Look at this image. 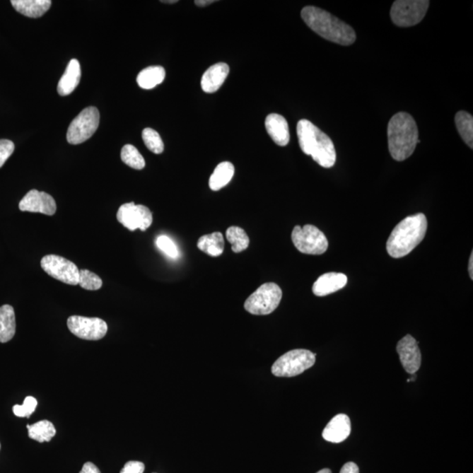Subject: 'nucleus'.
<instances>
[{
	"label": "nucleus",
	"instance_id": "nucleus-1",
	"mask_svg": "<svg viewBox=\"0 0 473 473\" xmlns=\"http://www.w3.org/2000/svg\"><path fill=\"white\" fill-rule=\"evenodd\" d=\"M300 16L311 30L329 42L350 46L357 38L354 29L350 25L344 23L327 11L315 6H305Z\"/></svg>",
	"mask_w": 473,
	"mask_h": 473
},
{
	"label": "nucleus",
	"instance_id": "nucleus-2",
	"mask_svg": "<svg viewBox=\"0 0 473 473\" xmlns=\"http://www.w3.org/2000/svg\"><path fill=\"white\" fill-rule=\"evenodd\" d=\"M417 124L407 112H398L392 117L387 126L388 149L393 159L403 161L413 155L419 139Z\"/></svg>",
	"mask_w": 473,
	"mask_h": 473
},
{
	"label": "nucleus",
	"instance_id": "nucleus-3",
	"mask_svg": "<svg viewBox=\"0 0 473 473\" xmlns=\"http://www.w3.org/2000/svg\"><path fill=\"white\" fill-rule=\"evenodd\" d=\"M297 136L302 151L313 158L322 168L334 166L337 153L334 143L324 132L307 119H300L297 124Z\"/></svg>",
	"mask_w": 473,
	"mask_h": 473
},
{
	"label": "nucleus",
	"instance_id": "nucleus-4",
	"mask_svg": "<svg viewBox=\"0 0 473 473\" xmlns=\"http://www.w3.org/2000/svg\"><path fill=\"white\" fill-rule=\"evenodd\" d=\"M427 229V218L423 214L411 215L403 219L388 238V255L395 259L409 255L424 240Z\"/></svg>",
	"mask_w": 473,
	"mask_h": 473
},
{
	"label": "nucleus",
	"instance_id": "nucleus-5",
	"mask_svg": "<svg viewBox=\"0 0 473 473\" xmlns=\"http://www.w3.org/2000/svg\"><path fill=\"white\" fill-rule=\"evenodd\" d=\"M315 354L309 350L296 349L281 356L272 366V373L277 377H294L313 366Z\"/></svg>",
	"mask_w": 473,
	"mask_h": 473
},
{
	"label": "nucleus",
	"instance_id": "nucleus-6",
	"mask_svg": "<svg viewBox=\"0 0 473 473\" xmlns=\"http://www.w3.org/2000/svg\"><path fill=\"white\" fill-rule=\"evenodd\" d=\"M281 298V288L279 285L269 282L262 284L252 293L245 300L244 306L245 310L252 315H269L277 309Z\"/></svg>",
	"mask_w": 473,
	"mask_h": 473
},
{
	"label": "nucleus",
	"instance_id": "nucleus-7",
	"mask_svg": "<svg viewBox=\"0 0 473 473\" xmlns=\"http://www.w3.org/2000/svg\"><path fill=\"white\" fill-rule=\"evenodd\" d=\"M430 7L428 0H397L390 11L391 20L399 28L419 24Z\"/></svg>",
	"mask_w": 473,
	"mask_h": 473
},
{
	"label": "nucleus",
	"instance_id": "nucleus-8",
	"mask_svg": "<svg viewBox=\"0 0 473 473\" xmlns=\"http://www.w3.org/2000/svg\"><path fill=\"white\" fill-rule=\"evenodd\" d=\"M291 237L297 250L303 254L320 255L327 251V238L314 226H297L293 230Z\"/></svg>",
	"mask_w": 473,
	"mask_h": 473
},
{
	"label": "nucleus",
	"instance_id": "nucleus-9",
	"mask_svg": "<svg viewBox=\"0 0 473 473\" xmlns=\"http://www.w3.org/2000/svg\"><path fill=\"white\" fill-rule=\"evenodd\" d=\"M100 120L98 110L93 106L83 110L69 124L67 141L69 144L78 145L86 141L96 133Z\"/></svg>",
	"mask_w": 473,
	"mask_h": 473
},
{
	"label": "nucleus",
	"instance_id": "nucleus-10",
	"mask_svg": "<svg viewBox=\"0 0 473 473\" xmlns=\"http://www.w3.org/2000/svg\"><path fill=\"white\" fill-rule=\"evenodd\" d=\"M42 269L51 277L64 284L76 286L79 282V269L76 264L64 257L49 255L40 260Z\"/></svg>",
	"mask_w": 473,
	"mask_h": 473
},
{
	"label": "nucleus",
	"instance_id": "nucleus-11",
	"mask_svg": "<svg viewBox=\"0 0 473 473\" xmlns=\"http://www.w3.org/2000/svg\"><path fill=\"white\" fill-rule=\"evenodd\" d=\"M117 219L132 232L137 229L145 232L152 225L153 214L144 205L127 203L119 207Z\"/></svg>",
	"mask_w": 473,
	"mask_h": 473
},
{
	"label": "nucleus",
	"instance_id": "nucleus-12",
	"mask_svg": "<svg viewBox=\"0 0 473 473\" xmlns=\"http://www.w3.org/2000/svg\"><path fill=\"white\" fill-rule=\"evenodd\" d=\"M67 325L72 334L84 340L102 339L108 331L106 322L98 317L72 315L69 317Z\"/></svg>",
	"mask_w": 473,
	"mask_h": 473
},
{
	"label": "nucleus",
	"instance_id": "nucleus-13",
	"mask_svg": "<svg viewBox=\"0 0 473 473\" xmlns=\"http://www.w3.org/2000/svg\"><path fill=\"white\" fill-rule=\"evenodd\" d=\"M19 208L21 211L53 216L57 212V203L49 194L32 189L22 198Z\"/></svg>",
	"mask_w": 473,
	"mask_h": 473
},
{
	"label": "nucleus",
	"instance_id": "nucleus-14",
	"mask_svg": "<svg viewBox=\"0 0 473 473\" xmlns=\"http://www.w3.org/2000/svg\"><path fill=\"white\" fill-rule=\"evenodd\" d=\"M397 353L405 371L409 375H416L421 363V354L417 341L412 336H405L399 341Z\"/></svg>",
	"mask_w": 473,
	"mask_h": 473
},
{
	"label": "nucleus",
	"instance_id": "nucleus-15",
	"mask_svg": "<svg viewBox=\"0 0 473 473\" xmlns=\"http://www.w3.org/2000/svg\"><path fill=\"white\" fill-rule=\"evenodd\" d=\"M229 72V66L225 62H218V64L211 66L202 76V89L206 93H216L225 83Z\"/></svg>",
	"mask_w": 473,
	"mask_h": 473
},
{
	"label": "nucleus",
	"instance_id": "nucleus-16",
	"mask_svg": "<svg viewBox=\"0 0 473 473\" xmlns=\"http://www.w3.org/2000/svg\"><path fill=\"white\" fill-rule=\"evenodd\" d=\"M351 420L346 414H337L329 421L322 431V438L326 441L339 443L344 441L351 434Z\"/></svg>",
	"mask_w": 473,
	"mask_h": 473
},
{
	"label": "nucleus",
	"instance_id": "nucleus-17",
	"mask_svg": "<svg viewBox=\"0 0 473 473\" xmlns=\"http://www.w3.org/2000/svg\"><path fill=\"white\" fill-rule=\"evenodd\" d=\"M347 281V276L342 273L325 274L315 282L313 291L315 296H326L346 287Z\"/></svg>",
	"mask_w": 473,
	"mask_h": 473
},
{
	"label": "nucleus",
	"instance_id": "nucleus-18",
	"mask_svg": "<svg viewBox=\"0 0 473 473\" xmlns=\"http://www.w3.org/2000/svg\"><path fill=\"white\" fill-rule=\"evenodd\" d=\"M265 126L267 134L276 145L285 146L291 139L287 120L280 115L272 113L267 117Z\"/></svg>",
	"mask_w": 473,
	"mask_h": 473
},
{
	"label": "nucleus",
	"instance_id": "nucleus-19",
	"mask_svg": "<svg viewBox=\"0 0 473 473\" xmlns=\"http://www.w3.org/2000/svg\"><path fill=\"white\" fill-rule=\"evenodd\" d=\"M81 80V66L76 59L69 62L64 76L58 83L57 91L61 96H68L78 86Z\"/></svg>",
	"mask_w": 473,
	"mask_h": 473
},
{
	"label": "nucleus",
	"instance_id": "nucleus-20",
	"mask_svg": "<svg viewBox=\"0 0 473 473\" xmlns=\"http://www.w3.org/2000/svg\"><path fill=\"white\" fill-rule=\"evenodd\" d=\"M18 13L29 18H40L49 10L50 0H12L11 1Z\"/></svg>",
	"mask_w": 473,
	"mask_h": 473
},
{
	"label": "nucleus",
	"instance_id": "nucleus-21",
	"mask_svg": "<svg viewBox=\"0 0 473 473\" xmlns=\"http://www.w3.org/2000/svg\"><path fill=\"white\" fill-rule=\"evenodd\" d=\"M16 332V313L8 304L0 307V343L13 339Z\"/></svg>",
	"mask_w": 473,
	"mask_h": 473
},
{
	"label": "nucleus",
	"instance_id": "nucleus-22",
	"mask_svg": "<svg viewBox=\"0 0 473 473\" xmlns=\"http://www.w3.org/2000/svg\"><path fill=\"white\" fill-rule=\"evenodd\" d=\"M166 71L161 66H150L139 73L137 83L145 90H151L163 82Z\"/></svg>",
	"mask_w": 473,
	"mask_h": 473
},
{
	"label": "nucleus",
	"instance_id": "nucleus-23",
	"mask_svg": "<svg viewBox=\"0 0 473 473\" xmlns=\"http://www.w3.org/2000/svg\"><path fill=\"white\" fill-rule=\"evenodd\" d=\"M234 172H235V168L229 161H223L218 164L209 181L211 189L218 192L228 185L232 181Z\"/></svg>",
	"mask_w": 473,
	"mask_h": 473
},
{
	"label": "nucleus",
	"instance_id": "nucleus-24",
	"mask_svg": "<svg viewBox=\"0 0 473 473\" xmlns=\"http://www.w3.org/2000/svg\"><path fill=\"white\" fill-rule=\"evenodd\" d=\"M197 247L202 252L212 257L221 255L225 248V240H223L222 233H214L202 236L197 241Z\"/></svg>",
	"mask_w": 473,
	"mask_h": 473
},
{
	"label": "nucleus",
	"instance_id": "nucleus-25",
	"mask_svg": "<svg viewBox=\"0 0 473 473\" xmlns=\"http://www.w3.org/2000/svg\"><path fill=\"white\" fill-rule=\"evenodd\" d=\"M28 436L39 443L49 442L57 434L56 428L49 421L42 420L35 424L27 425Z\"/></svg>",
	"mask_w": 473,
	"mask_h": 473
},
{
	"label": "nucleus",
	"instance_id": "nucleus-26",
	"mask_svg": "<svg viewBox=\"0 0 473 473\" xmlns=\"http://www.w3.org/2000/svg\"><path fill=\"white\" fill-rule=\"evenodd\" d=\"M455 124L458 134L469 148H473V118L470 113L458 112L455 116Z\"/></svg>",
	"mask_w": 473,
	"mask_h": 473
},
{
	"label": "nucleus",
	"instance_id": "nucleus-27",
	"mask_svg": "<svg viewBox=\"0 0 473 473\" xmlns=\"http://www.w3.org/2000/svg\"><path fill=\"white\" fill-rule=\"evenodd\" d=\"M226 238L232 244V250L237 254L245 251L250 244V240H249L247 233L238 226L229 227L227 229Z\"/></svg>",
	"mask_w": 473,
	"mask_h": 473
},
{
	"label": "nucleus",
	"instance_id": "nucleus-28",
	"mask_svg": "<svg viewBox=\"0 0 473 473\" xmlns=\"http://www.w3.org/2000/svg\"><path fill=\"white\" fill-rule=\"evenodd\" d=\"M121 160L124 164L134 170H141L146 166L144 157L141 155L139 150L133 145H126L121 150Z\"/></svg>",
	"mask_w": 473,
	"mask_h": 473
},
{
	"label": "nucleus",
	"instance_id": "nucleus-29",
	"mask_svg": "<svg viewBox=\"0 0 473 473\" xmlns=\"http://www.w3.org/2000/svg\"><path fill=\"white\" fill-rule=\"evenodd\" d=\"M142 139L146 148L153 153L160 155V153L164 151L163 139H161L160 134L156 130L152 129V128H146V129L143 130Z\"/></svg>",
	"mask_w": 473,
	"mask_h": 473
},
{
	"label": "nucleus",
	"instance_id": "nucleus-30",
	"mask_svg": "<svg viewBox=\"0 0 473 473\" xmlns=\"http://www.w3.org/2000/svg\"><path fill=\"white\" fill-rule=\"evenodd\" d=\"M78 285L87 291H98L102 288L103 281L98 274L89 270L83 269L79 271Z\"/></svg>",
	"mask_w": 473,
	"mask_h": 473
},
{
	"label": "nucleus",
	"instance_id": "nucleus-31",
	"mask_svg": "<svg viewBox=\"0 0 473 473\" xmlns=\"http://www.w3.org/2000/svg\"><path fill=\"white\" fill-rule=\"evenodd\" d=\"M157 247L160 249L164 255L170 257L171 259H177L179 256L177 245L166 235H160L156 238Z\"/></svg>",
	"mask_w": 473,
	"mask_h": 473
},
{
	"label": "nucleus",
	"instance_id": "nucleus-32",
	"mask_svg": "<svg viewBox=\"0 0 473 473\" xmlns=\"http://www.w3.org/2000/svg\"><path fill=\"white\" fill-rule=\"evenodd\" d=\"M37 399L32 396H28L24 399L23 404L14 405L13 411L18 417H30L31 414L35 412L36 407H37Z\"/></svg>",
	"mask_w": 473,
	"mask_h": 473
},
{
	"label": "nucleus",
	"instance_id": "nucleus-33",
	"mask_svg": "<svg viewBox=\"0 0 473 473\" xmlns=\"http://www.w3.org/2000/svg\"><path fill=\"white\" fill-rule=\"evenodd\" d=\"M14 148L16 146L13 141L9 139H0V168H2L6 161L13 155Z\"/></svg>",
	"mask_w": 473,
	"mask_h": 473
},
{
	"label": "nucleus",
	"instance_id": "nucleus-34",
	"mask_svg": "<svg viewBox=\"0 0 473 473\" xmlns=\"http://www.w3.org/2000/svg\"><path fill=\"white\" fill-rule=\"evenodd\" d=\"M144 471L145 465L142 462L129 461L124 465L120 473H143Z\"/></svg>",
	"mask_w": 473,
	"mask_h": 473
},
{
	"label": "nucleus",
	"instance_id": "nucleus-35",
	"mask_svg": "<svg viewBox=\"0 0 473 473\" xmlns=\"http://www.w3.org/2000/svg\"><path fill=\"white\" fill-rule=\"evenodd\" d=\"M340 473H359V469L354 462H349L344 465Z\"/></svg>",
	"mask_w": 473,
	"mask_h": 473
},
{
	"label": "nucleus",
	"instance_id": "nucleus-36",
	"mask_svg": "<svg viewBox=\"0 0 473 473\" xmlns=\"http://www.w3.org/2000/svg\"><path fill=\"white\" fill-rule=\"evenodd\" d=\"M79 473H101L99 471L97 465H95L91 462H87V463L83 465L82 470Z\"/></svg>",
	"mask_w": 473,
	"mask_h": 473
},
{
	"label": "nucleus",
	"instance_id": "nucleus-37",
	"mask_svg": "<svg viewBox=\"0 0 473 473\" xmlns=\"http://www.w3.org/2000/svg\"><path fill=\"white\" fill-rule=\"evenodd\" d=\"M215 0H196V6L200 7H204L211 5L212 3H214Z\"/></svg>",
	"mask_w": 473,
	"mask_h": 473
},
{
	"label": "nucleus",
	"instance_id": "nucleus-38",
	"mask_svg": "<svg viewBox=\"0 0 473 473\" xmlns=\"http://www.w3.org/2000/svg\"><path fill=\"white\" fill-rule=\"evenodd\" d=\"M469 274H470V277L472 280H473V255L472 252L471 257H470V260H469Z\"/></svg>",
	"mask_w": 473,
	"mask_h": 473
},
{
	"label": "nucleus",
	"instance_id": "nucleus-39",
	"mask_svg": "<svg viewBox=\"0 0 473 473\" xmlns=\"http://www.w3.org/2000/svg\"><path fill=\"white\" fill-rule=\"evenodd\" d=\"M317 473H332V471L329 470V469L326 468V469H322V470L319 471Z\"/></svg>",
	"mask_w": 473,
	"mask_h": 473
},
{
	"label": "nucleus",
	"instance_id": "nucleus-40",
	"mask_svg": "<svg viewBox=\"0 0 473 473\" xmlns=\"http://www.w3.org/2000/svg\"><path fill=\"white\" fill-rule=\"evenodd\" d=\"M177 0H170V1H167V0H165V1H161V3H165V4H175L177 3Z\"/></svg>",
	"mask_w": 473,
	"mask_h": 473
},
{
	"label": "nucleus",
	"instance_id": "nucleus-41",
	"mask_svg": "<svg viewBox=\"0 0 473 473\" xmlns=\"http://www.w3.org/2000/svg\"><path fill=\"white\" fill-rule=\"evenodd\" d=\"M0 447H1V445H0Z\"/></svg>",
	"mask_w": 473,
	"mask_h": 473
}]
</instances>
